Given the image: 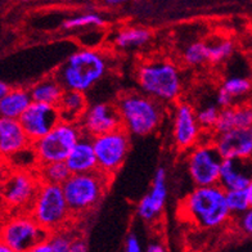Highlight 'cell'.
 <instances>
[{
	"label": "cell",
	"instance_id": "cell-23",
	"mask_svg": "<svg viewBox=\"0 0 252 252\" xmlns=\"http://www.w3.org/2000/svg\"><path fill=\"white\" fill-rule=\"evenodd\" d=\"M64 89L56 76H49L40 80L30 88V94L32 102L49 104V106H58L62 99Z\"/></svg>",
	"mask_w": 252,
	"mask_h": 252
},
{
	"label": "cell",
	"instance_id": "cell-32",
	"mask_svg": "<svg viewBox=\"0 0 252 252\" xmlns=\"http://www.w3.org/2000/svg\"><path fill=\"white\" fill-rule=\"evenodd\" d=\"M75 237H72L64 229H60L57 232L50 233L49 242L54 252H68L71 249Z\"/></svg>",
	"mask_w": 252,
	"mask_h": 252
},
{
	"label": "cell",
	"instance_id": "cell-25",
	"mask_svg": "<svg viewBox=\"0 0 252 252\" xmlns=\"http://www.w3.org/2000/svg\"><path fill=\"white\" fill-rule=\"evenodd\" d=\"M36 171L41 183L57 184V186H63L68 180V178L72 175L70 169L67 167L66 162H54L47 163V165H40Z\"/></svg>",
	"mask_w": 252,
	"mask_h": 252
},
{
	"label": "cell",
	"instance_id": "cell-22",
	"mask_svg": "<svg viewBox=\"0 0 252 252\" xmlns=\"http://www.w3.org/2000/svg\"><path fill=\"white\" fill-rule=\"evenodd\" d=\"M58 112H60L61 121L66 123L79 124L80 119L83 117L85 111L88 110V100L84 93L73 92V90H64L62 99L58 103Z\"/></svg>",
	"mask_w": 252,
	"mask_h": 252
},
{
	"label": "cell",
	"instance_id": "cell-38",
	"mask_svg": "<svg viewBox=\"0 0 252 252\" xmlns=\"http://www.w3.org/2000/svg\"><path fill=\"white\" fill-rule=\"evenodd\" d=\"M10 90H12V88H10L7 83L1 81V83H0V98H3V96L7 95Z\"/></svg>",
	"mask_w": 252,
	"mask_h": 252
},
{
	"label": "cell",
	"instance_id": "cell-6",
	"mask_svg": "<svg viewBox=\"0 0 252 252\" xmlns=\"http://www.w3.org/2000/svg\"><path fill=\"white\" fill-rule=\"evenodd\" d=\"M30 215L49 233L64 228L73 215L66 201L62 186L41 183L31 206Z\"/></svg>",
	"mask_w": 252,
	"mask_h": 252
},
{
	"label": "cell",
	"instance_id": "cell-11",
	"mask_svg": "<svg viewBox=\"0 0 252 252\" xmlns=\"http://www.w3.org/2000/svg\"><path fill=\"white\" fill-rule=\"evenodd\" d=\"M222 158L213 142L199 143L188 155L189 176L196 187L219 186Z\"/></svg>",
	"mask_w": 252,
	"mask_h": 252
},
{
	"label": "cell",
	"instance_id": "cell-7",
	"mask_svg": "<svg viewBox=\"0 0 252 252\" xmlns=\"http://www.w3.org/2000/svg\"><path fill=\"white\" fill-rule=\"evenodd\" d=\"M40 186L37 171L8 170L1 183V201L8 215L30 213Z\"/></svg>",
	"mask_w": 252,
	"mask_h": 252
},
{
	"label": "cell",
	"instance_id": "cell-43",
	"mask_svg": "<svg viewBox=\"0 0 252 252\" xmlns=\"http://www.w3.org/2000/svg\"><path fill=\"white\" fill-rule=\"evenodd\" d=\"M249 50H250V58H251V63H252V40L249 45Z\"/></svg>",
	"mask_w": 252,
	"mask_h": 252
},
{
	"label": "cell",
	"instance_id": "cell-19",
	"mask_svg": "<svg viewBox=\"0 0 252 252\" xmlns=\"http://www.w3.org/2000/svg\"><path fill=\"white\" fill-rule=\"evenodd\" d=\"M66 165L70 169L71 174H89L96 171L98 163L93 146V138L84 134L71 151L70 156L67 157Z\"/></svg>",
	"mask_w": 252,
	"mask_h": 252
},
{
	"label": "cell",
	"instance_id": "cell-12",
	"mask_svg": "<svg viewBox=\"0 0 252 252\" xmlns=\"http://www.w3.org/2000/svg\"><path fill=\"white\" fill-rule=\"evenodd\" d=\"M202 127L197 119V112L189 103H176L173 116V136L178 150H192L198 144Z\"/></svg>",
	"mask_w": 252,
	"mask_h": 252
},
{
	"label": "cell",
	"instance_id": "cell-15",
	"mask_svg": "<svg viewBox=\"0 0 252 252\" xmlns=\"http://www.w3.org/2000/svg\"><path fill=\"white\" fill-rule=\"evenodd\" d=\"M213 143L222 159H252V130L234 129L214 134Z\"/></svg>",
	"mask_w": 252,
	"mask_h": 252
},
{
	"label": "cell",
	"instance_id": "cell-17",
	"mask_svg": "<svg viewBox=\"0 0 252 252\" xmlns=\"http://www.w3.org/2000/svg\"><path fill=\"white\" fill-rule=\"evenodd\" d=\"M167 197V188H166V171L163 167H159L153 178L152 189L150 193L140 199L138 205V215L142 219L151 221L159 215Z\"/></svg>",
	"mask_w": 252,
	"mask_h": 252
},
{
	"label": "cell",
	"instance_id": "cell-3",
	"mask_svg": "<svg viewBox=\"0 0 252 252\" xmlns=\"http://www.w3.org/2000/svg\"><path fill=\"white\" fill-rule=\"evenodd\" d=\"M136 80L143 94L162 104L176 102L182 94V75L171 61L156 60L142 63Z\"/></svg>",
	"mask_w": 252,
	"mask_h": 252
},
{
	"label": "cell",
	"instance_id": "cell-9",
	"mask_svg": "<svg viewBox=\"0 0 252 252\" xmlns=\"http://www.w3.org/2000/svg\"><path fill=\"white\" fill-rule=\"evenodd\" d=\"M50 233L40 226L30 213L10 214L1 225V243L17 252H27L36 243L49 238Z\"/></svg>",
	"mask_w": 252,
	"mask_h": 252
},
{
	"label": "cell",
	"instance_id": "cell-31",
	"mask_svg": "<svg viewBox=\"0 0 252 252\" xmlns=\"http://www.w3.org/2000/svg\"><path fill=\"white\" fill-rule=\"evenodd\" d=\"M104 21L100 16L95 13H87L83 16H77L70 18V20L64 21L63 29L66 30H73V29H79V27H87V26H102Z\"/></svg>",
	"mask_w": 252,
	"mask_h": 252
},
{
	"label": "cell",
	"instance_id": "cell-13",
	"mask_svg": "<svg viewBox=\"0 0 252 252\" xmlns=\"http://www.w3.org/2000/svg\"><path fill=\"white\" fill-rule=\"evenodd\" d=\"M79 126L85 135L95 138L121 129L123 121L116 106L110 103H95L88 107V110L80 119Z\"/></svg>",
	"mask_w": 252,
	"mask_h": 252
},
{
	"label": "cell",
	"instance_id": "cell-35",
	"mask_svg": "<svg viewBox=\"0 0 252 252\" xmlns=\"http://www.w3.org/2000/svg\"><path fill=\"white\" fill-rule=\"evenodd\" d=\"M125 252H143L142 247H140L139 239L136 238L134 234H130V236L126 238Z\"/></svg>",
	"mask_w": 252,
	"mask_h": 252
},
{
	"label": "cell",
	"instance_id": "cell-33",
	"mask_svg": "<svg viewBox=\"0 0 252 252\" xmlns=\"http://www.w3.org/2000/svg\"><path fill=\"white\" fill-rule=\"evenodd\" d=\"M238 226L241 229V232L247 234V236H252V209H250L243 215L239 216Z\"/></svg>",
	"mask_w": 252,
	"mask_h": 252
},
{
	"label": "cell",
	"instance_id": "cell-26",
	"mask_svg": "<svg viewBox=\"0 0 252 252\" xmlns=\"http://www.w3.org/2000/svg\"><path fill=\"white\" fill-rule=\"evenodd\" d=\"M207 44V53H209V62L221 63L233 56L234 53V43L229 39H220Z\"/></svg>",
	"mask_w": 252,
	"mask_h": 252
},
{
	"label": "cell",
	"instance_id": "cell-45",
	"mask_svg": "<svg viewBox=\"0 0 252 252\" xmlns=\"http://www.w3.org/2000/svg\"><path fill=\"white\" fill-rule=\"evenodd\" d=\"M21 1H30V0H21Z\"/></svg>",
	"mask_w": 252,
	"mask_h": 252
},
{
	"label": "cell",
	"instance_id": "cell-10",
	"mask_svg": "<svg viewBox=\"0 0 252 252\" xmlns=\"http://www.w3.org/2000/svg\"><path fill=\"white\" fill-rule=\"evenodd\" d=\"M98 170L112 176L123 166L130 150V134L124 127L93 138Z\"/></svg>",
	"mask_w": 252,
	"mask_h": 252
},
{
	"label": "cell",
	"instance_id": "cell-40",
	"mask_svg": "<svg viewBox=\"0 0 252 252\" xmlns=\"http://www.w3.org/2000/svg\"><path fill=\"white\" fill-rule=\"evenodd\" d=\"M246 193H247V198H249L250 207L252 209V182L250 183V186L246 188Z\"/></svg>",
	"mask_w": 252,
	"mask_h": 252
},
{
	"label": "cell",
	"instance_id": "cell-20",
	"mask_svg": "<svg viewBox=\"0 0 252 252\" xmlns=\"http://www.w3.org/2000/svg\"><path fill=\"white\" fill-rule=\"evenodd\" d=\"M234 129L252 130V104H237L220 111L214 134H221Z\"/></svg>",
	"mask_w": 252,
	"mask_h": 252
},
{
	"label": "cell",
	"instance_id": "cell-14",
	"mask_svg": "<svg viewBox=\"0 0 252 252\" xmlns=\"http://www.w3.org/2000/svg\"><path fill=\"white\" fill-rule=\"evenodd\" d=\"M18 121L30 142L35 143L44 138L60 123L61 116L57 107L32 102Z\"/></svg>",
	"mask_w": 252,
	"mask_h": 252
},
{
	"label": "cell",
	"instance_id": "cell-39",
	"mask_svg": "<svg viewBox=\"0 0 252 252\" xmlns=\"http://www.w3.org/2000/svg\"><path fill=\"white\" fill-rule=\"evenodd\" d=\"M147 252H166V251L162 247V245H159V243H152V245L148 246Z\"/></svg>",
	"mask_w": 252,
	"mask_h": 252
},
{
	"label": "cell",
	"instance_id": "cell-4",
	"mask_svg": "<svg viewBox=\"0 0 252 252\" xmlns=\"http://www.w3.org/2000/svg\"><path fill=\"white\" fill-rule=\"evenodd\" d=\"M116 108L123 121V127L130 135H150L161 125L163 117L162 103L143 93L120 95Z\"/></svg>",
	"mask_w": 252,
	"mask_h": 252
},
{
	"label": "cell",
	"instance_id": "cell-44",
	"mask_svg": "<svg viewBox=\"0 0 252 252\" xmlns=\"http://www.w3.org/2000/svg\"><path fill=\"white\" fill-rule=\"evenodd\" d=\"M250 174H251V178H252V159L250 161Z\"/></svg>",
	"mask_w": 252,
	"mask_h": 252
},
{
	"label": "cell",
	"instance_id": "cell-34",
	"mask_svg": "<svg viewBox=\"0 0 252 252\" xmlns=\"http://www.w3.org/2000/svg\"><path fill=\"white\" fill-rule=\"evenodd\" d=\"M233 100H234V98H233L230 94L226 93L222 88H220V90L218 92V94H216V106L220 107V110L229 108V107L234 106V104H233Z\"/></svg>",
	"mask_w": 252,
	"mask_h": 252
},
{
	"label": "cell",
	"instance_id": "cell-5",
	"mask_svg": "<svg viewBox=\"0 0 252 252\" xmlns=\"http://www.w3.org/2000/svg\"><path fill=\"white\" fill-rule=\"evenodd\" d=\"M111 176L96 170L89 174H72L62 186L73 216L88 213L104 196Z\"/></svg>",
	"mask_w": 252,
	"mask_h": 252
},
{
	"label": "cell",
	"instance_id": "cell-36",
	"mask_svg": "<svg viewBox=\"0 0 252 252\" xmlns=\"http://www.w3.org/2000/svg\"><path fill=\"white\" fill-rule=\"evenodd\" d=\"M27 252H54L52 249V245L49 242V238L45 239V241H41V242L36 243L35 246H32Z\"/></svg>",
	"mask_w": 252,
	"mask_h": 252
},
{
	"label": "cell",
	"instance_id": "cell-28",
	"mask_svg": "<svg viewBox=\"0 0 252 252\" xmlns=\"http://www.w3.org/2000/svg\"><path fill=\"white\" fill-rule=\"evenodd\" d=\"M221 88L225 90L226 93L236 99L238 96H242L247 94L252 89V83L249 77L245 76H232L226 77L222 83Z\"/></svg>",
	"mask_w": 252,
	"mask_h": 252
},
{
	"label": "cell",
	"instance_id": "cell-42",
	"mask_svg": "<svg viewBox=\"0 0 252 252\" xmlns=\"http://www.w3.org/2000/svg\"><path fill=\"white\" fill-rule=\"evenodd\" d=\"M124 1H127V0H106L107 4H110V5H117V4H121Z\"/></svg>",
	"mask_w": 252,
	"mask_h": 252
},
{
	"label": "cell",
	"instance_id": "cell-2",
	"mask_svg": "<svg viewBox=\"0 0 252 252\" xmlns=\"http://www.w3.org/2000/svg\"><path fill=\"white\" fill-rule=\"evenodd\" d=\"M108 67V58L99 50L80 49L57 68L54 76L64 90L85 94L104 77Z\"/></svg>",
	"mask_w": 252,
	"mask_h": 252
},
{
	"label": "cell",
	"instance_id": "cell-29",
	"mask_svg": "<svg viewBox=\"0 0 252 252\" xmlns=\"http://www.w3.org/2000/svg\"><path fill=\"white\" fill-rule=\"evenodd\" d=\"M226 203H228L229 211H230L232 215L241 216L251 209L246 190H230V192H226Z\"/></svg>",
	"mask_w": 252,
	"mask_h": 252
},
{
	"label": "cell",
	"instance_id": "cell-41",
	"mask_svg": "<svg viewBox=\"0 0 252 252\" xmlns=\"http://www.w3.org/2000/svg\"><path fill=\"white\" fill-rule=\"evenodd\" d=\"M0 252H17L13 249H10L9 246L4 245V243H0Z\"/></svg>",
	"mask_w": 252,
	"mask_h": 252
},
{
	"label": "cell",
	"instance_id": "cell-30",
	"mask_svg": "<svg viewBox=\"0 0 252 252\" xmlns=\"http://www.w3.org/2000/svg\"><path fill=\"white\" fill-rule=\"evenodd\" d=\"M220 111L221 110L216 104H210V106L201 108L197 112V119H198V123L202 130H207V131L213 130L214 131L218 119H219Z\"/></svg>",
	"mask_w": 252,
	"mask_h": 252
},
{
	"label": "cell",
	"instance_id": "cell-37",
	"mask_svg": "<svg viewBox=\"0 0 252 252\" xmlns=\"http://www.w3.org/2000/svg\"><path fill=\"white\" fill-rule=\"evenodd\" d=\"M68 252H88V246L85 241L81 238H75L73 239L71 249Z\"/></svg>",
	"mask_w": 252,
	"mask_h": 252
},
{
	"label": "cell",
	"instance_id": "cell-8",
	"mask_svg": "<svg viewBox=\"0 0 252 252\" xmlns=\"http://www.w3.org/2000/svg\"><path fill=\"white\" fill-rule=\"evenodd\" d=\"M83 135L79 124L60 121L44 138L32 143L39 163L66 162L71 151Z\"/></svg>",
	"mask_w": 252,
	"mask_h": 252
},
{
	"label": "cell",
	"instance_id": "cell-1",
	"mask_svg": "<svg viewBox=\"0 0 252 252\" xmlns=\"http://www.w3.org/2000/svg\"><path fill=\"white\" fill-rule=\"evenodd\" d=\"M180 213L201 229H216L230 219L226 192L220 186L196 187L180 203Z\"/></svg>",
	"mask_w": 252,
	"mask_h": 252
},
{
	"label": "cell",
	"instance_id": "cell-21",
	"mask_svg": "<svg viewBox=\"0 0 252 252\" xmlns=\"http://www.w3.org/2000/svg\"><path fill=\"white\" fill-rule=\"evenodd\" d=\"M30 90L25 88H12L9 93L3 98H0V115L1 119L20 120L21 116L26 112L31 106Z\"/></svg>",
	"mask_w": 252,
	"mask_h": 252
},
{
	"label": "cell",
	"instance_id": "cell-27",
	"mask_svg": "<svg viewBox=\"0 0 252 252\" xmlns=\"http://www.w3.org/2000/svg\"><path fill=\"white\" fill-rule=\"evenodd\" d=\"M183 61L186 64L192 67L201 66L203 63L209 62L207 44L202 43V41L189 44L183 52Z\"/></svg>",
	"mask_w": 252,
	"mask_h": 252
},
{
	"label": "cell",
	"instance_id": "cell-18",
	"mask_svg": "<svg viewBox=\"0 0 252 252\" xmlns=\"http://www.w3.org/2000/svg\"><path fill=\"white\" fill-rule=\"evenodd\" d=\"M250 161L222 159L219 186L225 192L246 190V188L250 186V183L252 182L251 174H250Z\"/></svg>",
	"mask_w": 252,
	"mask_h": 252
},
{
	"label": "cell",
	"instance_id": "cell-16",
	"mask_svg": "<svg viewBox=\"0 0 252 252\" xmlns=\"http://www.w3.org/2000/svg\"><path fill=\"white\" fill-rule=\"evenodd\" d=\"M31 144L18 120L0 119V155L4 161Z\"/></svg>",
	"mask_w": 252,
	"mask_h": 252
},
{
	"label": "cell",
	"instance_id": "cell-24",
	"mask_svg": "<svg viewBox=\"0 0 252 252\" xmlns=\"http://www.w3.org/2000/svg\"><path fill=\"white\" fill-rule=\"evenodd\" d=\"M151 39V32L146 29L139 27H131L120 31L115 37V45L120 49H131V48H139L148 43Z\"/></svg>",
	"mask_w": 252,
	"mask_h": 252
}]
</instances>
